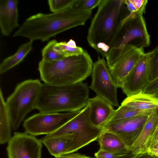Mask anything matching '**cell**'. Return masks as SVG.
Instances as JSON below:
<instances>
[{"label":"cell","mask_w":158,"mask_h":158,"mask_svg":"<svg viewBox=\"0 0 158 158\" xmlns=\"http://www.w3.org/2000/svg\"><path fill=\"white\" fill-rule=\"evenodd\" d=\"M72 134H67L43 140L40 139L50 154L55 157L72 153Z\"/></svg>","instance_id":"obj_17"},{"label":"cell","mask_w":158,"mask_h":158,"mask_svg":"<svg viewBox=\"0 0 158 158\" xmlns=\"http://www.w3.org/2000/svg\"><path fill=\"white\" fill-rule=\"evenodd\" d=\"M55 158H91L80 153L71 154L55 157Z\"/></svg>","instance_id":"obj_31"},{"label":"cell","mask_w":158,"mask_h":158,"mask_svg":"<svg viewBox=\"0 0 158 158\" xmlns=\"http://www.w3.org/2000/svg\"><path fill=\"white\" fill-rule=\"evenodd\" d=\"M135 155L130 151L110 152L100 149L95 153L96 158H132Z\"/></svg>","instance_id":"obj_26"},{"label":"cell","mask_w":158,"mask_h":158,"mask_svg":"<svg viewBox=\"0 0 158 158\" xmlns=\"http://www.w3.org/2000/svg\"><path fill=\"white\" fill-rule=\"evenodd\" d=\"M147 152L150 154L158 157V149L153 148L149 150Z\"/></svg>","instance_id":"obj_34"},{"label":"cell","mask_w":158,"mask_h":158,"mask_svg":"<svg viewBox=\"0 0 158 158\" xmlns=\"http://www.w3.org/2000/svg\"><path fill=\"white\" fill-rule=\"evenodd\" d=\"M150 53L149 82L158 77V46Z\"/></svg>","instance_id":"obj_25"},{"label":"cell","mask_w":158,"mask_h":158,"mask_svg":"<svg viewBox=\"0 0 158 158\" xmlns=\"http://www.w3.org/2000/svg\"><path fill=\"white\" fill-rule=\"evenodd\" d=\"M124 3L130 13L135 14L138 13L130 0H124Z\"/></svg>","instance_id":"obj_32"},{"label":"cell","mask_w":158,"mask_h":158,"mask_svg":"<svg viewBox=\"0 0 158 158\" xmlns=\"http://www.w3.org/2000/svg\"><path fill=\"white\" fill-rule=\"evenodd\" d=\"M42 84L37 79L24 81L7 98L6 102L13 130H17L26 115L35 109Z\"/></svg>","instance_id":"obj_5"},{"label":"cell","mask_w":158,"mask_h":158,"mask_svg":"<svg viewBox=\"0 0 158 158\" xmlns=\"http://www.w3.org/2000/svg\"><path fill=\"white\" fill-rule=\"evenodd\" d=\"M150 53H145L127 77L122 89L127 97L142 92L149 82Z\"/></svg>","instance_id":"obj_13"},{"label":"cell","mask_w":158,"mask_h":158,"mask_svg":"<svg viewBox=\"0 0 158 158\" xmlns=\"http://www.w3.org/2000/svg\"><path fill=\"white\" fill-rule=\"evenodd\" d=\"M121 105L142 111H158V99L142 92L127 97Z\"/></svg>","instance_id":"obj_18"},{"label":"cell","mask_w":158,"mask_h":158,"mask_svg":"<svg viewBox=\"0 0 158 158\" xmlns=\"http://www.w3.org/2000/svg\"><path fill=\"white\" fill-rule=\"evenodd\" d=\"M150 44V35L147 30L143 14L130 13L123 20L110 48H121L130 44L143 49Z\"/></svg>","instance_id":"obj_8"},{"label":"cell","mask_w":158,"mask_h":158,"mask_svg":"<svg viewBox=\"0 0 158 158\" xmlns=\"http://www.w3.org/2000/svg\"><path fill=\"white\" fill-rule=\"evenodd\" d=\"M90 88L113 106H118L117 85L113 79L106 61L98 57L93 64Z\"/></svg>","instance_id":"obj_10"},{"label":"cell","mask_w":158,"mask_h":158,"mask_svg":"<svg viewBox=\"0 0 158 158\" xmlns=\"http://www.w3.org/2000/svg\"><path fill=\"white\" fill-rule=\"evenodd\" d=\"M102 130L94 125L89 116V106L87 105L76 116L55 132L46 135L43 140L67 134H72V153L98 139Z\"/></svg>","instance_id":"obj_6"},{"label":"cell","mask_w":158,"mask_h":158,"mask_svg":"<svg viewBox=\"0 0 158 158\" xmlns=\"http://www.w3.org/2000/svg\"><path fill=\"white\" fill-rule=\"evenodd\" d=\"M11 123L6 102L1 89L0 91V143L4 144L11 137Z\"/></svg>","instance_id":"obj_21"},{"label":"cell","mask_w":158,"mask_h":158,"mask_svg":"<svg viewBox=\"0 0 158 158\" xmlns=\"http://www.w3.org/2000/svg\"><path fill=\"white\" fill-rule=\"evenodd\" d=\"M18 1L0 0V27L5 36L9 35L13 30L19 27Z\"/></svg>","instance_id":"obj_15"},{"label":"cell","mask_w":158,"mask_h":158,"mask_svg":"<svg viewBox=\"0 0 158 158\" xmlns=\"http://www.w3.org/2000/svg\"><path fill=\"white\" fill-rule=\"evenodd\" d=\"M42 143L26 132H15L8 141V158H41Z\"/></svg>","instance_id":"obj_11"},{"label":"cell","mask_w":158,"mask_h":158,"mask_svg":"<svg viewBox=\"0 0 158 158\" xmlns=\"http://www.w3.org/2000/svg\"><path fill=\"white\" fill-rule=\"evenodd\" d=\"M137 12L143 15L145 13L146 7L148 1L147 0H130Z\"/></svg>","instance_id":"obj_29"},{"label":"cell","mask_w":158,"mask_h":158,"mask_svg":"<svg viewBox=\"0 0 158 158\" xmlns=\"http://www.w3.org/2000/svg\"><path fill=\"white\" fill-rule=\"evenodd\" d=\"M89 90L82 82L62 85L42 84L35 109L45 113L80 111L88 105Z\"/></svg>","instance_id":"obj_3"},{"label":"cell","mask_w":158,"mask_h":158,"mask_svg":"<svg viewBox=\"0 0 158 158\" xmlns=\"http://www.w3.org/2000/svg\"><path fill=\"white\" fill-rule=\"evenodd\" d=\"M55 48L65 57L79 55L83 53L84 51L81 48L77 46L75 42L72 39L67 42H58Z\"/></svg>","instance_id":"obj_23"},{"label":"cell","mask_w":158,"mask_h":158,"mask_svg":"<svg viewBox=\"0 0 158 158\" xmlns=\"http://www.w3.org/2000/svg\"><path fill=\"white\" fill-rule=\"evenodd\" d=\"M93 65L90 56L84 50L81 54L57 61L48 62L41 60L38 70L44 83L62 85L82 82L91 74Z\"/></svg>","instance_id":"obj_4"},{"label":"cell","mask_w":158,"mask_h":158,"mask_svg":"<svg viewBox=\"0 0 158 158\" xmlns=\"http://www.w3.org/2000/svg\"><path fill=\"white\" fill-rule=\"evenodd\" d=\"M74 0H49L48 4L52 13L58 12L70 6Z\"/></svg>","instance_id":"obj_28"},{"label":"cell","mask_w":158,"mask_h":158,"mask_svg":"<svg viewBox=\"0 0 158 158\" xmlns=\"http://www.w3.org/2000/svg\"><path fill=\"white\" fill-rule=\"evenodd\" d=\"M158 143V125L156 128L148 144V151L154 148Z\"/></svg>","instance_id":"obj_30"},{"label":"cell","mask_w":158,"mask_h":158,"mask_svg":"<svg viewBox=\"0 0 158 158\" xmlns=\"http://www.w3.org/2000/svg\"><path fill=\"white\" fill-rule=\"evenodd\" d=\"M58 43L55 39L49 41L42 50V60L45 61L51 62L60 60L64 57L61 54L57 51L55 47Z\"/></svg>","instance_id":"obj_24"},{"label":"cell","mask_w":158,"mask_h":158,"mask_svg":"<svg viewBox=\"0 0 158 158\" xmlns=\"http://www.w3.org/2000/svg\"><path fill=\"white\" fill-rule=\"evenodd\" d=\"M145 53L143 49L130 44L121 48H112L105 57L113 79L122 88L128 75Z\"/></svg>","instance_id":"obj_7"},{"label":"cell","mask_w":158,"mask_h":158,"mask_svg":"<svg viewBox=\"0 0 158 158\" xmlns=\"http://www.w3.org/2000/svg\"><path fill=\"white\" fill-rule=\"evenodd\" d=\"M157 111H144L137 110L129 106L121 105L114 111L106 124L125 119H129L138 115L149 114Z\"/></svg>","instance_id":"obj_22"},{"label":"cell","mask_w":158,"mask_h":158,"mask_svg":"<svg viewBox=\"0 0 158 158\" xmlns=\"http://www.w3.org/2000/svg\"><path fill=\"white\" fill-rule=\"evenodd\" d=\"M33 41L21 45L14 55L5 58L0 65V74L2 75L21 62L32 48Z\"/></svg>","instance_id":"obj_20"},{"label":"cell","mask_w":158,"mask_h":158,"mask_svg":"<svg viewBox=\"0 0 158 158\" xmlns=\"http://www.w3.org/2000/svg\"><path fill=\"white\" fill-rule=\"evenodd\" d=\"M81 110L63 113L40 112L25 119L23 127L25 132L31 135H48L60 129L77 115Z\"/></svg>","instance_id":"obj_9"},{"label":"cell","mask_w":158,"mask_h":158,"mask_svg":"<svg viewBox=\"0 0 158 158\" xmlns=\"http://www.w3.org/2000/svg\"><path fill=\"white\" fill-rule=\"evenodd\" d=\"M132 158H158V157L146 152L135 155Z\"/></svg>","instance_id":"obj_33"},{"label":"cell","mask_w":158,"mask_h":158,"mask_svg":"<svg viewBox=\"0 0 158 158\" xmlns=\"http://www.w3.org/2000/svg\"><path fill=\"white\" fill-rule=\"evenodd\" d=\"M92 10H77L71 5L57 13H40L26 19L14 36L26 37L33 42L37 40L48 41L59 33L84 25L91 17Z\"/></svg>","instance_id":"obj_1"},{"label":"cell","mask_w":158,"mask_h":158,"mask_svg":"<svg viewBox=\"0 0 158 158\" xmlns=\"http://www.w3.org/2000/svg\"><path fill=\"white\" fill-rule=\"evenodd\" d=\"M158 125V111L148 116L139 136L132 145L130 151L134 154L146 152L151 138Z\"/></svg>","instance_id":"obj_16"},{"label":"cell","mask_w":158,"mask_h":158,"mask_svg":"<svg viewBox=\"0 0 158 158\" xmlns=\"http://www.w3.org/2000/svg\"><path fill=\"white\" fill-rule=\"evenodd\" d=\"M151 114L141 115L107 124L102 130L110 131L117 135L130 151L131 147L141 133L148 116Z\"/></svg>","instance_id":"obj_12"},{"label":"cell","mask_w":158,"mask_h":158,"mask_svg":"<svg viewBox=\"0 0 158 158\" xmlns=\"http://www.w3.org/2000/svg\"><path fill=\"white\" fill-rule=\"evenodd\" d=\"M130 14L124 0H102L88 29L87 39L90 46L105 57L122 21Z\"/></svg>","instance_id":"obj_2"},{"label":"cell","mask_w":158,"mask_h":158,"mask_svg":"<svg viewBox=\"0 0 158 158\" xmlns=\"http://www.w3.org/2000/svg\"><path fill=\"white\" fill-rule=\"evenodd\" d=\"M88 105L91 122L102 130L114 111L113 106L97 95L89 98Z\"/></svg>","instance_id":"obj_14"},{"label":"cell","mask_w":158,"mask_h":158,"mask_svg":"<svg viewBox=\"0 0 158 158\" xmlns=\"http://www.w3.org/2000/svg\"><path fill=\"white\" fill-rule=\"evenodd\" d=\"M98 139L99 149L102 151L110 152L130 151L121 139L112 132L102 130Z\"/></svg>","instance_id":"obj_19"},{"label":"cell","mask_w":158,"mask_h":158,"mask_svg":"<svg viewBox=\"0 0 158 158\" xmlns=\"http://www.w3.org/2000/svg\"><path fill=\"white\" fill-rule=\"evenodd\" d=\"M102 0H74L72 7L79 10H93L98 6Z\"/></svg>","instance_id":"obj_27"},{"label":"cell","mask_w":158,"mask_h":158,"mask_svg":"<svg viewBox=\"0 0 158 158\" xmlns=\"http://www.w3.org/2000/svg\"><path fill=\"white\" fill-rule=\"evenodd\" d=\"M154 148L158 149V143L156 145Z\"/></svg>","instance_id":"obj_36"},{"label":"cell","mask_w":158,"mask_h":158,"mask_svg":"<svg viewBox=\"0 0 158 158\" xmlns=\"http://www.w3.org/2000/svg\"><path fill=\"white\" fill-rule=\"evenodd\" d=\"M151 94L154 97L158 99V90Z\"/></svg>","instance_id":"obj_35"}]
</instances>
